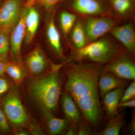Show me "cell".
I'll use <instances>...</instances> for the list:
<instances>
[{
	"mask_svg": "<svg viewBox=\"0 0 135 135\" xmlns=\"http://www.w3.org/2000/svg\"><path fill=\"white\" fill-rule=\"evenodd\" d=\"M44 113L46 126L50 134H60L65 130L68 123L66 119L56 118L53 116V113L47 111H44Z\"/></svg>",
	"mask_w": 135,
	"mask_h": 135,
	"instance_id": "cell-16",
	"label": "cell"
},
{
	"mask_svg": "<svg viewBox=\"0 0 135 135\" xmlns=\"http://www.w3.org/2000/svg\"><path fill=\"white\" fill-rule=\"evenodd\" d=\"M129 131L131 134L135 135V118L134 114L132 116V119L128 128Z\"/></svg>",
	"mask_w": 135,
	"mask_h": 135,
	"instance_id": "cell-30",
	"label": "cell"
},
{
	"mask_svg": "<svg viewBox=\"0 0 135 135\" xmlns=\"http://www.w3.org/2000/svg\"><path fill=\"white\" fill-rule=\"evenodd\" d=\"M59 68L54 66L48 72L36 76L29 87L32 99L43 111L52 113L57 109L60 98L62 80Z\"/></svg>",
	"mask_w": 135,
	"mask_h": 135,
	"instance_id": "cell-2",
	"label": "cell"
},
{
	"mask_svg": "<svg viewBox=\"0 0 135 135\" xmlns=\"http://www.w3.org/2000/svg\"><path fill=\"white\" fill-rule=\"evenodd\" d=\"M124 89L120 88L113 90L107 93L103 98V107L109 118L118 114V104L124 92Z\"/></svg>",
	"mask_w": 135,
	"mask_h": 135,
	"instance_id": "cell-14",
	"label": "cell"
},
{
	"mask_svg": "<svg viewBox=\"0 0 135 135\" xmlns=\"http://www.w3.org/2000/svg\"><path fill=\"white\" fill-rule=\"evenodd\" d=\"M135 106V99L130 101L119 103L118 104V108L119 109H125L126 108H134Z\"/></svg>",
	"mask_w": 135,
	"mask_h": 135,
	"instance_id": "cell-29",
	"label": "cell"
},
{
	"mask_svg": "<svg viewBox=\"0 0 135 135\" xmlns=\"http://www.w3.org/2000/svg\"><path fill=\"white\" fill-rule=\"evenodd\" d=\"M2 134V132H1V131H0V135Z\"/></svg>",
	"mask_w": 135,
	"mask_h": 135,
	"instance_id": "cell-35",
	"label": "cell"
},
{
	"mask_svg": "<svg viewBox=\"0 0 135 135\" xmlns=\"http://www.w3.org/2000/svg\"><path fill=\"white\" fill-rule=\"evenodd\" d=\"M95 134L92 128L85 121H83L77 127V135H90Z\"/></svg>",
	"mask_w": 135,
	"mask_h": 135,
	"instance_id": "cell-26",
	"label": "cell"
},
{
	"mask_svg": "<svg viewBox=\"0 0 135 135\" xmlns=\"http://www.w3.org/2000/svg\"><path fill=\"white\" fill-rule=\"evenodd\" d=\"M71 7L73 13L85 18L109 17L117 18L112 10L101 0H73Z\"/></svg>",
	"mask_w": 135,
	"mask_h": 135,
	"instance_id": "cell-6",
	"label": "cell"
},
{
	"mask_svg": "<svg viewBox=\"0 0 135 135\" xmlns=\"http://www.w3.org/2000/svg\"><path fill=\"white\" fill-rule=\"evenodd\" d=\"M0 2H1V0H0Z\"/></svg>",
	"mask_w": 135,
	"mask_h": 135,
	"instance_id": "cell-36",
	"label": "cell"
},
{
	"mask_svg": "<svg viewBox=\"0 0 135 135\" xmlns=\"http://www.w3.org/2000/svg\"><path fill=\"white\" fill-rule=\"evenodd\" d=\"M122 54L110 40L100 38L78 49L77 56L79 60H86L98 64H105Z\"/></svg>",
	"mask_w": 135,
	"mask_h": 135,
	"instance_id": "cell-3",
	"label": "cell"
},
{
	"mask_svg": "<svg viewBox=\"0 0 135 135\" xmlns=\"http://www.w3.org/2000/svg\"><path fill=\"white\" fill-rule=\"evenodd\" d=\"M101 72L98 66L83 64H73L66 69V92L72 97L84 121L94 128L103 117L98 88Z\"/></svg>",
	"mask_w": 135,
	"mask_h": 135,
	"instance_id": "cell-1",
	"label": "cell"
},
{
	"mask_svg": "<svg viewBox=\"0 0 135 135\" xmlns=\"http://www.w3.org/2000/svg\"><path fill=\"white\" fill-rule=\"evenodd\" d=\"M40 22V16L35 8H28L25 18V40L26 43H30L36 34Z\"/></svg>",
	"mask_w": 135,
	"mask_h": 135,
	"instance_id": "cell-15",
	"label": "cell"
},
{
	"mask_svg": "<svg viewBox=\"0 0 135 135\" xmlns=\"http://www.w3.org/2000/svg\"><path fill=\"white\" fill-rule=\"evenodd\" d=\"M0 131L2 134H7L11 131L9 123L1 105H0Z\"/></svg>",
	"mask_w": 135,
	"mask_h": 135,
	"instance_id": "cell-24",
	"label": "cell"
},
{
	"mask_svg": "<svg viewBox=\"0 0 135 135\" xmlns=\"http://www.w3.org/2000/svg\"><path fill=\"white\" fill-rule=\"evenodd\" d=\"M61 1L62 0H37L39 3L47 9L51 8Z\"/></svg>",
	"mask_w": 135,
	"mask_h": 135,
	"instance_id": "cell-28",
	"label": "cell"
},
{
	"mask_svg": "<svg viewBox=\"0 0 135 135\" xmlns=\"http://www.w3.org/2000/svg\"><path fill=\"white\" fill-rule=\"evenodd\" d=\"M127 83L126 80L111 73L101 71L98 81L99 95L103 98L105 94L112 90L118 88H124Z\"/></svg>",
	"mask_w": 135,
	"mask_h": 135,
	"instance_id": "cell-13",
	"label": "cell"
},
{
	"mask_svg": "<svg viewBox=\"0 0 135 135\" xmlns=\"http://www.w3.org/2000/svg\"><path fill=\"white\" fill-rule=\"evenodd\" d=\"M20 0H7L0 7V31L9 33L20 17Z\"/></svg>",
	"mask_w": 135,
	"mask_h": 135,
	"instance_id": "cell-8",
	"label": "cell"
},
{
	"mask_svg": "<svg viewBox=\"0 0 135 135\" xmlns=\"http://www.w3.org/2000/svg\"><path fill=\"white\" fill-rule=\"evenodd\" d=\"M5 75L0 76V99L7 93L9 89V84Z\"/></svg>",
	"mask_w": 135,
	"mask_h": 135,
	"instance_id": "cell-27",
	"label": "cell"
},
{
	"mask_svg": "<svg viewBox=\"0 0 135 135\" xmlns=\"http://www.w3.org/2000/svg\"><path fill=\"white\" fill-rule=\"evenodd\" d=\"M5 74H7L17 84L21 83L26 75V73L21 63L17 61H7Z\"/></svg>",
	"mask_w": 135,
	"mask_h": 135,
	"instance_id": "cell-19",
	"label": "cell"
},
{
	"mask_svg": "<svg viewBox=\"0 0 135 135\" xmlns=\"http://www.w3.org/2000/svg\"><path fill=\"white\" fill-rule=\"evenodd\" d=\"M111 5L117 18H125L133 13L132 0H110Z\"/></svg>",
	"mask_w": 135,
	"mask_h": 135,
	"instance_id": "cell-18",
	"label": "cell"
},
{
	"mask_svg": "<svg viewBox=\"0 0 135 135\" xmlns=\"http://www.w3.org/2000/svg\"><path fill=\"white\" fill-rule=\"evenodd\" d=\"M124 118L121 114H118L110 118L105 128L98 133L99 135H118L124 124Z\"/></svg>",
	"mask_w": 135,
	"mask_h": 135,
	"instance_id": "cell-21",
	"label": "cell"
},
{
	"mask_svg": "<svg viewBox=\"0 0 135 135\" xmlns=\"http://www.w3.org/2000/svg\"><path fill=\"white\" fill-rule=\"evenodd\" d=\"M135 80H133L132 83L129 86L125 91H124L119 103L135 99Z\"/></svg>",
	"mask_w": 135,
	"mask_h": 135,
	"instance_id": "cell-25",
	"label": "cell"
},
{
	"mask_svg": "<svg viewBox=\"0 0 135 135\" xmlns=\"http://www.w3.org/2000/svg\"><path fill=\"white\" fill-rule=\"evenodd\" d=\"M0 60H3V59H2L1 58V57H0Z\"/></svg>",
	"mask_w": 135,
	"mask_h": 135,
	"instance_id": "cell-34",
	"label": "cell"
},
{
	"mask_svg": "<svg viewBox=\"0 0 135 135\" xmlns=\"http://www.w3.org/2000/svg\"><path fill=\"white\" fill-rule=\"evenodd\" d=\"M0 105L9 123L14 127L22 129L29 125L28 114L16 89L11 90L0 99Z\"/></svg>",
	"mask_w": 135,
	"mask_h": 135,
	"instance_id": "cell-4",
	"label": "cell"
},
{
	"mask_svg": "<svg viewBox=\"0 0 135 135\" xmlns=\"http://www.w3.org/2000/svg\"><path fill=\"white\" fill-rule=\"evenodd\" d=\"M126 80H135V65L133 59L122 54L106 64L101 69Z\"/></svg>",
	"mask_w": 135,
	"mask_h": 135,
	"instance_id": "cell-7",
	"label": "cell"
},
{
	"mask_svg": "<svg viewBox=\"0 0 135 135\" xmlns=\"http://www.w3.org/2000/svg\"><path fill=\"white\" fill-rule=\"evenodd\" d=\"M110 32L129 53H134L135 32L132 23L129 22L120 26H116Z\"/></svg>",
	"mask_w": 135,
	"mask_h": 135,
	"instance_id": "cell-11",
	"label": "cell"
},
{
	"mask_svg": "<svg viewBox=\"0 0 135 135\" xmlns=\"http://www.w3.org/2000/svg\"><path fill=\"white\" fill-rule=\"evenodd\" d=\"M9 33L5 31H0V57L5 61H7L9 51Z\"/></svg>",
	"mask_w": 135,
	"mask_h": 135,
	"instance_id": "cell-23",
	"label": "cell"
},
{
	"mask_svg": "<svg viewBox=\"0 0 135 135\" xmlns=\"http://www.w3.org/2000/svg\"><path fill=\"white\" fill-rule=\"evenodd\" d=\"M72 39L74 46L77 49L83 47L87 44L84 23L81 20L76 21L73 27Z\"/></svg>",
	"mask_w": 135,
	"mask_h": 135,
	"instance_id": "cell-20",
	"label": "cell"
},
{
	"mask_svg": "<svg viewBox=\"0 0 135 135\" xmlns=\"http://www.w3.org/2000/svg\"><path fill=\"white\" fill-rule=\"evenodd\" d=\"M25 65L29 73L36 77L45 72L49 64L43 51L36 47L27 56Z\"/></svg>",
	"mask_w": 135,
	"mask_h": 135,
	"instance_id": "cell-10",
	"label": "cell"
},
{
	"mask_svg": "<svg viewBox=\"0 0 135 135\" xmlns=\"http://www.w3.org/2000/svg\"><path fill=\"white\" fill-rule=\"evenodd\" d=\"M7 61L0 60V76L5 75Z\"/></svg>",
	"mask_w": 135,
	"mask_h": 135,
	"instance_id": "cell-32",
	"label": "cell"
},
{
	"mask_svg": "<svg viewBox=\"0 0 135 135\" xmlns=\"http://www.w3.org/2000/svg\"><path fill=\"white\" fill-rule=\"evenodd\" d=\"M84 23L87 42L98 40L118 25V19L109 17H93L86 18Z\"/></svg>",
	"mask_w": 135,
	"mask_h": 135,
	"instance_id": "cell-5",
	"label": "cell"
},
{
	"mask_svg": "<svg viewBox=\"0 0 135 135\" xmlns=\"http://www.w3.org/2000/svg\"><path fill=\"white\" fill-rule=\"evenodd\" d=\"M61 103L62 109L68 123L78 127L82 122L83 117L72 97L66 92L62 96Z\"/></svg>",
	"mask_w": 135,
	"mask_h": 135,
	"instance_id": "cell-12",
	"label": "cell"
},
{
	"mask_svg": "<svg viewBox=\"0 0 135 135\" xmlns=\"http://www.w3.org/2000/svg\"><path fill=\"white\" fill-rule=\"evenodd\" d=\"M16 134L18 135H27L29 134V133L26 131L22 129H19Z\"/></svg>",
	"mask_w": 135,
	"mask_h": 135,
	"instance_id": "cell-33",
	"label": "cell"
},
{
	"mask_svg": "<svg viewBox=\"0 0 135 135\" xmlns=\"http://www.w3.org/2000/svg\"><path fill=\"white\" fill-rule=\"evenodd\" d=\"M77 126L70 125V127L68 128L67 131L65 133L66 135H77Z\"/></svg>",
	"mask_w": 135,
	"mask_h": 135,
	"instance_id": "cell-31",
	"label": "cell"
},
{
	"mask_svg": "<svg viewBox=\"0 0 135 135\" xmlns=\"http://www.w3.org/2000/svg\"><path fill=\"white\" fill-rule=\"evenodd\" d=\"M28 9H25L20 16L9 38V50L11 55L19 63L22 42L25 36V18Z\"/></svg>",
	"mask_w": 135,
	"mask_h": 135,
	"instance_id": "cell-9",
	"label": "cell"
},
{
	"mask_svg": "<svg viewBox=\"0 0 135 135\" xmlns=\"http://www.w3.org/2000/svg\"><path fill=\"white\" fill-rule=\"evenodd\" d=\"M77 16L72 12L64 11L60 15V25L63 32L67 34L72 29L77 21Z\"/></svg>",
	"mask_w": 135,
	"mask_h": 135,
	"instance_id": "cell-22",
	"label": "cell"
},
{
	"mask_svg": "<svg viewBox=\"0 0 135 135\" xmlns=\"http://www.w3.org/2000/svg\"><path fill=\"white\" fill-rule=\"evenodd\" d=\"M47 35L51 46L60 57H64L60 34L53 18L49 22L47 28Z\"/></svg>",
	"mask_w": 135,
	"mask_h": 135,
	"instance_id": "cell-17",
	"label": "cell"
}]
</instances>
